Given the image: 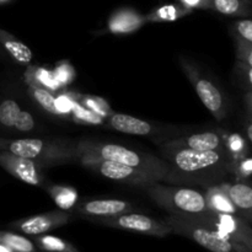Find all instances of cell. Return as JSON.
Here are the masks:
<instances>
[{
    "label": "cell",
    "instance_id": "6da1fadb",
    "mask_svg": "<svg viewBox=\"0 0 252 252\" xmlns=\"http://www.w3.org/2000/svg\"><path fill=\"white\" fill-rule=\"evenodd\" d=\"M150 193L164 208L179 218L192 220L211 212L206 196L196 189H162L152 185Z\"/></svg>",
    "mask_w": 252,
    "mask_h": 252
},
{
    "label": "cell",
    "instance_id": "7a4b0ae2",
    "mask_svg": "<svg viewBox=\"0 0 252 252\" xmlns=\"http://www.w3.org/2000/svg\"><path fill=\"white\" fill-rule=\"evenodd\" d=\"M165 223L171 228L172 233L180 234L191 239L202 248L211 252H251L250 249L234 243L230 239L220 235L216 230L207 226L201 225L187 219L171 217Z\"/></svg>",
    "mask_w": 252,
    "mask_h": 252
},
{
    "label": "cell",
    "instance_id": "3957f363",
    "mask_svg": "<svg viewBox=\"0 0 252 252\" xmlns=\"http://www.w3.org/2000/svg\"><path fill=\"white\" fill-rule=\"evenodd\" d=\"M94 223L110 228L122 229V230L134 231L144 235L164 238L171 234V228L166 223L153 219L150 217L139 213H123L120 216L108 217V218H90Z\"/></svg>",
    "mask_w": 252,
    "mask_h": 252
},
{
    "label": "cell",
    "instance_id": "277c9868",
    "mask_svg": "<svg viewBox=\"0 0 252 252\" xmlns=\"http://www.w3.org/2000/svg\"><path fill=\"white\" fill-rule=\"evenodd\" d=\"M98 159L108 161L120 162L127 166L135 167L138 170L152 174L158 179L165 176L167 169L157 159L149 157H143L139 153L133 152L118 144H103L98 148Z\"/></svg>",
    "mask_w": 252,
    "mask_h": 252
},
{
    "label": "cell",
    "instance_id": "5b68a950",
    "mask_svg": "<svg viewBox=\"0 0 252 252\" xmlns=\"http://www.w3.org/2000/svg\"><path fill=\"white\" fill-rule=\"evenodd\" d=\"M175 167L186 174L206 171L208 169L224 165V157L221 150H209V152H198L189 148L177 147L176 152L170 155Z\"/></svg>",
    "mask_w": 252,
    "mask_h": 252
},
{
    "label": "cell",
    "instance_id": "8992f818",
    "mask_svg": "<svg viewBox=\"0 0 252 252\" xmlns=\"http://www.w3.org/2000/svg\"><path fill=\"white\" fill-rule=\"evenodd\" d=\"M94 165H97V170L102 176L115 181L126 182L132 185H154L157 182V176L148 172L138 170L135 167L127 166L120 162L108 161V160H96Z\"/></svg>",
    "mask_w": 252,
    "mask_h": 252
},
{
    "label": "cell",
    "instance_id": "52a82bcc",
    "mask_svg": "<svg viewBox=\"0 0 252 252\" xmlns=\"http://www.w3.org/2000/svg\"><path fill=\"white\" fill-rule=\"evenodd\" d=\"M68 221V214L61 213V212H54V213L41 214V216H34L31 218L22 219V220L12 223L11 226L26 235L38 236L42 234H46L58 226L64 225Z\"/></svg>",
    "mask_w": 252,
    "mask_h": 252
},
{
    "label": "cell",
    "instance_id": "ba28073f",
    "mask_svg": "<svg viewBox=\"0 0 252 252\" xmlns=\"http://www.w3.org/2000/svg\"><path fill=\"white\" fill-rule=\"evenodd\" d=\"M0 165L5 167L10 174L16 176L25 184L31 186H38L39 175L37 166L31 159L15 157L10 153H0Z\"/></svg>",
    "mask_w": 252,
    "mask_h": 252
},
{
    "label": "cell",
    "instance_id": "9c48e42d",
    "mask_svg": "<svg viewBox=\"0 0 252 252\" xmlns=\"http://www.w3.org/2000/svg\"><path fill=\"white\" fill-rule=\"evenodd\" d=\"M78 211L89 218H108L129 213L132 206L128 202L120 199H95L80 204Z\"/></svg>",
    "mask_w": 252,
    "mask_h": 252
},
{
    "label": "cell",
    "instance_id": "30bf717a",
    "mask_svg": "<svg viewBox=\"0 0 252 252\" xmlns=\"http://www.w3.org/2000/svg\"><path fill=\"white\" fill-rule=\"evenodd\" d=\"M196 93L203 105L217 117H221L223 110V96L213 83L207 79H199L196 83Z\"/></svg>",
    "mask_w": 252,
    "mask_h": 252
},
{
    "label": "cell",
    "instance_id": "8fae6325",
    "mask_svg": "<svg viewBox=\"0 0 252 252\" xmlns=\"http://www.w3.org/2000/svg\"><path fill=\"white\" fill-rule=\"evenodd\" d=\"M110 125L118 132L132 135H148L153 130L150 123L123 113H116L111 116Z\"/></svg>",
    "mask_w": 252,
    "mask_h": 252
},
{
    "label": "cell",
    "instance_id": "7c38bea8",
    "mask_svg": "<svg viewBox=\"0 0 252 252\" xmlns=\"http://www.w3.org/2000/svg\"><path fill=\"white\" fill-rule=\"evenodd\" d=\"M7 153L24 159H34L39 157L44 148L41 139H16L5 144Z\"/></svg>",
    "mask_w": 252,
    "mask_h": 252
},
{
    "label": "cell",
    "instance_id": "4fadbf2b",
    "mask_svg": "<svg viewBox=\"0 0 252 252\" xmlns=\"http://www.w3.org/2000/svg\"><path fill=\"white\" fill-rule=\"evenodd\" d=\"M184 148L198 150V152H209V150H221V139L217 133L206 132L189 135L184 140Z\"/></svg>",
    "mask_w": 252,
    "mask_h": 252
},
{
    "label": "cell",
    "instance_id": "5bb4252c",
    "mask_svg": "<svg viewBox=\"0 0 252 252\" xmlns=\"http://www.w3.org/2000/svg\"><path fill=\"white\" fill-rule=\"evenodd\" d=\"M0 42L2 43L4 48L16 59L20 63H30L32 59V52L26 44L17 39L12 38L10 34L5 33L4 31L0 30Z\"/></svg>",
    "mask_w": 252,
    "mask_h": 252
},
{
    "label": "cell",
    "instance_id": "9a60e30c",
    "mask_svg": "<svg viewBox=\"0 0 252 252\" xmlns=\"http://www.w3.org/2000/svg\"><path fill=\"white\" fill-rule=\"evenodd\" d=\"M231 203L238 208V211L250 213L252 208V189L248 185L236 184L229 189L228 194Z\"/></svg>",
    "mask_w": 252,
    "mask_h": 252
},
{
    "label": "cell",
    "instance_id": "2e32d148",
    "mask_svg": "<svg viewBox=\"0 0 252 252\" xmlns=\"http://www.w3.org/2000/svg\"><path fill=\"white\" fill-rule=\"evenodd\" d=\"M0 244L15 252H37V246L33 241L11 231H0Z\"/></svg>",
    "mask_w": 252,
    "mask_h": 252
},
{
    "label": "cell",
    "instance_id": "e0dca14e",
    "mask_svg": "<svg viewBox=\"0 0 252 252\" xmlns=\"http://www.w3.org/2000/svg\"><path fill=\"white\" fill-rule=\"evenodd\" d=\"M34 245L44 252H78L75 246L68 241L53 235H38L36 236Z\"/></svg>",
    "mask_w": 252,
    "mask_h": 252
},
{
    "label": "cell",
    "instance_id": "ac0fdd59",
    "mask_svg": "<svg viewBox=\"0 0 252 252\" xmlns=\"http://www.w3.org/2000/svg\"><path fill=\"white\" fill-rule=\"evenodd\" d=\"M207 203H208L209 209H211L212 212H214V213L231 214V216H235L239 212L238 208L231 203L229 197L226 196V194L220 193V192H211L208 196V199H207Z\"/></svg>",
    "mask_w": 252,
    "mask_h": 252
},
{
    "label": "cell",
    "instance_id": "d6986e66",
    "mask_svg": "<svg viewBox=\"0 0 252 252\" xmlns=\"http://www.w3.org/2000/svg\"><path fill=\"white\" fill-rule=\"evenodd\" d=\"M21 108L17 102L12 100H5L0 103V123L5 127H14Z\"/></svg>",
    "mask_w": 252,
    "mask_h": 252
},
{
    "label": "cell",
    "instance_id": "ffe728a7",
    "mask_svg": "<svg viewBox=\"0 0 252 252\" xmlns=\"http://www.w3.org/2000/svg\"><path fill=\"white\" fill-rule=\"evenodd\" d=\"M217 11L224 15H235L243 10V0H212Z\"/></svg>",
    "mask_w": 252,
    "mask_h": 252
},
{
    "label": "cell",
    "instance_id": "44dd1931",
    "mask_svg": "<svg viewBox=\"0 0 252 252\" xmlns=\"http://www.w3.org/2000/svg\"><path fill=\"white\" fill-rule=\"evenodd\" d=\"M33 97L36 98L37 102H38L44 110L53 113V115H59V111L56 105V100H54L52 94H49L48 91L43 90V89H34Z\"/></svg>",
    "mask_w": 252,
    "mask_h": 252
},
{
    "label": "cell",
    "instance_id": "7402d4cb",
    "mask_svg": "<svg viewBox=\"0 0 252 252\" xmlns=\"http://www.w3.org/2000/svg\"><path fill=\"white\" fill-rule=\"evenodd\" d=\"M53 198L58 203L59 207H62V208H69L75 202L76 194L74 192L69 191V189H56V191L53 193Z\"/></svg>",
    "mask_w": 252,
    "mask_h": 252
},
{
    "label": "cell",
    "instance_id": "603a6c76",
    "mask_svg": "<svg viewBox=\"0 0 252 252\" xmlns=\"http://www.w3.org/2000/svg\"><path fill=\"white\" fill-rule=\"evenodd\" d=\"M14 127L17 130H20V132H29V130L33 129L34 121L31 113L26 112V111H21L19 117H17L16 122H15Z\"/></svg>",
    "mask_w": 252,
    "mask_h": 252
},
{
    "label": "cell",
    "instance_id": "cb8c5ba5",
    "mask_svg": "<svg viewBox=\"0 0 252 252\" xmlns=\"http://www.w3.org/2000/svg\"><path fill=\"white\" fill-rule=\"evenodd\" d=\"M71 110L74 111L75 116L80 120L85 121V122L89 123H101V118L97 113L93 112V111H89L86 108L81 107L79 105H73L71 106Z\"/></svg>",
    "mask_w": 252,
    "mask_h": 252
},
{
    "label": "cell",
    "instance_id": "d4e9b609",
    "mask_svg": "<svg viewBox=\"0 0 252 252\" xmlns=\"http://www.w3.org/2000/svg\"><path fill=\"white\" fill-rule=\"evenodd\" d=\"M239 34L248 42H252V21L251 20H241L236 25Z\"/></svg>",
    "mask_w": 252,
    "mask_h": 252
},
{
    "label": "cell",
    "instance_id": "484cf974",
    "mask_svg": "<svg viewBox=\"0 0 252 252\" xmlns=\"http://www.w3.org/2000/svg\"><path fill=\"white\" fill-rule=\"evenodd\" d=\"M135 24L133 17H120V19H116V22L112 24V30H116V31H127V30L134 29Z\"/></svg>",
    "mask_w": 252,
    "mask_h": 252
},
{
    "label": "cell",
    "instance_id": "4316f807",
    "mask_svg": "<svg viewBox=\"0 0 252 252\" xmlns=\"http://www.w3.org/2000/svg\"><path fill=\"white\" fill-rule=\"evenodd\" d=\"M56 105H57V108H58L59 113L64 112V111L71 110V106H73L68 100H66V98L64 97H61L58 101H56Z\"/></svg>",
    "mask_w": 252,
    "mask_h": 252
},
{
    "label": "cell",
    "instance_id": "83f0119b",
    "mask_svg": "<svg viewBox=\"0 0 252 252\" xmlns=\"http://www.w3.org/2000/svg\"><path fill=\"white\" fill-rule=\"evenodd\" d=\"M0 252H15L14 250H11V249H9L7 246L2 245V244H0Z\"/></svg>",
    "mask_w": 252,
    "mask_h": 252
},
{
    "label": "cell",
    "instance_id": "f1b7e54d",
    "mask_svg": "<svg viewBox=\"0 0 252 252\" xmlns=\"http://www.w3.org/2000/svg\"><path fill=\"white\" fill-rule=\"evenodd\" d=\"M185 1H186L187 4H189V5H193V4H196L198 0H185Z\"/></svg>",
    "mask_w": 252,
    "mask_h": 252
},
{
    "label": "cell",
    "instance_id": "f546056e",
    "mask_svg": "<svg viewBox=\"0 0 252 252\" xmlns=\"http://www.w3.org/2000/svg\"><path fill=\"white\" fill-rule=\"evenodd\" d=\"M251 129H252V127L250 126V127H249V138H250V139H252V132H251Z\"/></svg>",
    "mask_w": 252,
    "mask_h": 252
}]
</instances>
